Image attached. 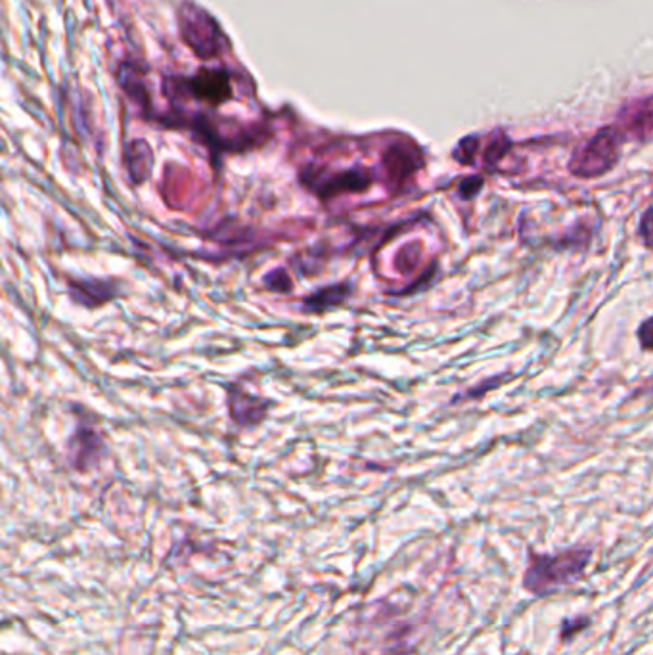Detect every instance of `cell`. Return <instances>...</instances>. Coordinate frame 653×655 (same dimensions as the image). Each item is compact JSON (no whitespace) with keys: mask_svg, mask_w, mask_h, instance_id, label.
<instances>
[{"mask_svg":"<svg viewBox=\"0 0 653 655\" xmlns=\"http://www.w3.org/2000/svg\"><path fill=\"white\" fill-rule=\"evenodd\" d=\"M592 558L590 548H569L560 554H529L523 573V588L533 596H550L560 588L577 583Z\"/></svg>","mask_w":653,"mask_h":655,"instance_id":"6da1fadb","label":"cell"},{"mask_svg":"<svg viewBox=\"0 0 653 655\" xmlns=\"http://www.w3.org/2000/svg\"><path fill=\"white\" fill-rule=\"evenodd\" d=\"M586 627H588V619H585V617H581V619H571V621H565L562 627V640H569V638H573L575 634H579L581 631H585Z\"/></svg>","mask_w":653,"mask_h":655,"instance_id":"5bb4252c","label":"cell"},{"mask_svg":"<svg viewBox=\"0 0 653 655\" xmlns=\"http://www.w3.org/2000/svg\"><path fill=\"white\" fill-rule=\"evenodd\" d=\"M184 87L192 96L209 104H223L232 96L230 77L223 69H203L194 79L186 81Z\"/></svg>","mask_w":653,"mask_h":655,"instance_id":"5b68a950","label":"cell"},{"mask_svg":"<svg viewBox=\"0 0 653 655\" xmlns=\"http://www.w3.org/2000/svg\"><path fill=\"white\" fill-rule=\"evenodd\" d=\"M385 165L391 177L403 181L420 167V154L410 146L397 144L385 154Z\"/></svg>","mask_w":653,"mask_h":655,"instance_id":"8992f818","label":"cell"},{"mask_svg":"<svg viewBox=\"0 0 653 655\" xmlns=\"http://www.w3.org/2000/svg\"><path fill=\"white\" fill-rule=\"evenodd\" d=\"M625 138L619 129L604 127L581 146L569 159V173L577 179H600L608 175L621 159V146Z\"/></svg>","mask_w":653,"mask_h":655,"instance_id":"7a4b0ae2","label":"cell"},{"mask_svg":"<svg viewBox=\"0 0 653 655\" xmlns=\"http://www.w3.org/2000/svg\"><path fill=\"white\" fill-rule=\"evenodd\" d=\"M615 127L625 140L640 144L653 140V96L627 104L619 112Z\"/></svg>","mask_w":653,"mask_h":655,"instance_id":"277c9868","label":"cell"},{"mask_svg":"<svg viewBox=\"0 0 653 655\" xmlns=\"http://www.w3.org/2000/svg\"><path fill=\"white\" fill-rule=\"evenodd\" d=\"M483 184L485 182H483L481 177H470V179H464V181L460 182L458 192H460V196L464 200H472V198H475L479 194V190L483 188Z\"/></svg>","mask_w":653,"mask_h":655,"instance_id":"4fadbf2b","label":"cell"},{"mask_svg":"<svg viewBox=\"0 0 653 655\" xmlns=\"http://www.w3.org/2000/svg\"><path fill=\"white\" fill-rule=\"evenodd\" d=\"M636 236L644 248L653 249V205L642 213Z\"/></svg>","mask_w":653,"mask_h":655,"instance_id":"8fae6325","label":"cell"},{"mask_svg":"<svg viewBox=\"0 0 653 655\" xmlns=\"http://www.w3.org/2000/svg\"><path fill=\"white\" fill-rule=\"evenodd\" d=\"M636 336H638L640 347H642L644 351H653V317L646 318V320L640 324Z\"/></svg>","mask_w":653,"mask_h":655,"instance_id":"7c38bea8","label":"cell"},{"mask_svg":"<svg viewBox=\"0 0 653 655\" xmlns=\"http://www.w3.org/2000/svg\"><path fill=\"white\" fill-rule=\"evenodd\" d=\"M182 39L198 56L213 58L221 52V31L215 20L194 4H184L181 14Z\"/></svg>","mask_w":653,"mask_h":655,"instance_id":"3957f363","label":"cell"},{"mask_svg":"<svg viewBox=\"0 0 653 655\" xmlns=\"http://www.w3.org/2000/svg\"><path fill=\"white\" fill-rule=\"evenodd\" d=\"M368 186H370L368 173H364L362 169H351L339 173L338 177L328 179L320 186V192H324V196H330L339 192H362Z\"/></svg>","mask_w":653,"mask_h":655,"instance_id":"52a82bcc","label":"cell"},{"mask_svg":"<svg viewBox=\"0 0 653 655\" xmlns=\"http://www.w3.org/2000/svg\"><path fill=\"white\" fill-rule=\"evenodd\" d=\"M638 395H640V397H648V399H652L653 401V380H650V384L644 385L642 391H640Z\"/></svg>","mask_w":653,"mask_h":655,"instance_id":"9a60e30c","label":"cell"},{"mask_svg":"<svg viewBox=\"0 0 653 655\" xmlns=\"http://www.w3.org/2000/svg\"><path fill=\"white\" fill-rule=\"evenodd\" d=\"M510 146H512V144H510V140L506 138V135L500 133V135L495 136V138L491 140V144L487 146V150H485V165H487L489 169H493L496 163L508 154Z\"/></svg>","mask_w":653,"mask_h":655,"instance_id":"9c48e42d","label":"cell"},{"mask_svg":"<svg viewBox=\"0 0 653 655\" xmlns=\"http://www.w3.org/2000/svg\"><path fill=\"white\" fill-rule=\"evenodd\" d=\"M477 150H479V138L477 136H466L464 140H460V144L456 146L452 156L462 165H472Z\"/></svg>","mask_w":653,"mask_h":655,"instance_id":"30bf717a","label":"cell"},{"mask_svg":"<svg viewBox=\"0 0 653 655\" xmlns=\"http://www.w3.org/2000/svg\"><path fill=\"white\" fill-rule=\"evenodd\" d=\"M347 286H332V288H326L322 292L313 295L307 303H305V311H324L328 307H334V305H339L345 295H347Z\"/></svg>","mask_w":653,"mask_h":655,"instance_id":"ba28073f","label":"cell"}]
</instances>
